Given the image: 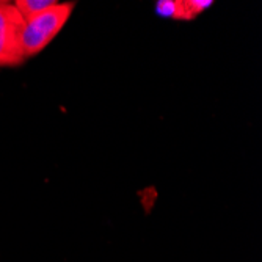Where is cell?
Instances as JSON below:
<instances>
[{"label":"cell","mask_w":262,"mask_h":262,"mask_svg":"<svg viewBox=\"0 0 262 262\" xmlns=\"http://www.w3.org/2000/svg\"><path fill=\"white\" fill-rule=\"evenodd\" d=\"M76 8L74 2L55 4L44 13L26 22L22 33V47L26 58L35 57L49 46L61 32Z\"/></svg>","instance_id":"1"},{"label":"cell","mask_w":262,"mask_h":262,"mask_svg":"<svg viewBox=\"0 0 262 262\" xmlns=\"http://www.w3.org/2000/svg\"><path fill=\"white\" fill-rule=\"evenodd\" d=\"M26 20L14 7V2L0 0V68H17L26 61L22 33Z\"/></svg>","instance_id":"2"},{"label":"cell","mask_w":262,"mask_h":262,"mask_svg":"<svg viewBox=\"0 0 262 262\" xmlns=\"http://www.w3.org/2000/svg\"><path fill=\"white\" fill-rule=\"evenodd\" d=\"M55 4H58L57 0H16L14 7L22 16V19L27 22L35 16L44 13L46 10H49Z\"/></svg>","instance_id":"3"},{"label":"cell","mask_w":262,"mask_h":262,"mask_svg":"<svg viewBox=\"0 0 262 262\" xmlns=\"http://www.w3.org/2000/svg\"><path fill=\"white\" fill-rule=\"evenodd\" d=\"M156 11L162 17L168 19H178V20H187L182 0H160L156 4Z\"/></svg>","instance_id":"4"},{"label":"cell","mask_w":262,"mask_h":262,"mask_svg":"<svg viewBox=\"0 0 262 262\" xmlns=\"http://www.w3.org/2000/svg\"><path fill=\"white\" fill-rule=\"evenodd\" d=\"M182 5H184L187 20H193L207 8H210L213 2L212 0H182Z\"/></svg>","instance_id":"5"}]
</instances>
